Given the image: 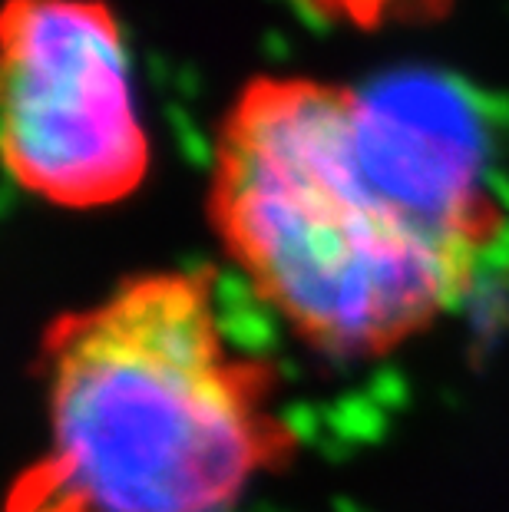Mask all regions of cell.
Instances as JSON below:
<instances>
[{
	"label": "cell",
	"instance_id": "6da1fadb",
	"mask_svg": "<svg viewBox=\"0 0 509 512\" xmlns=\"http://www.w3.org/2000/svg\"><path fill=\"white\" fill-rule=\"evenodd\" d=\"M215 219L232 275L334 364L430 337L506 235L486 156L407 80L255 86L222 139Z\"/></svg>",
	"mask_w": 509,
	"mask_h": 512
},
{
	"label": "cell",
	"instance_id": "7a4b0ae2",
	"mask_svg": "<svg viewBox=\"0 0 509 512\" xmlns=\"http://www.w3.org/2000/svg\"><path fill=\"white\" fill-rule=\"evenodd\" d=\"M47 443L0 512H235L301 450L278 367L205 265L119 281L40 337Z\"/></svg>",
	"mask_w": 509,
	"mask_h": 512
},
{
	"label": "cell",
	"instance_id": "3957f363",
	"mask_svg": "<svg viewBox=\"0 0 509 512\" xmlns=\"http://www.w3.org/2000/svg\"><path fill=\"white\" fill-rule=\"evenodd\" d=\"M0 43L7 179L73 209L133 192L149 149L126 30L83 0H17Z\"/></svg>",
	"mask_w": 509,
	"mask_h": 512
},
{
	"label": "cell",
	"instance_id": "277c9868",
	"mask_svg": "<svg viewBox=\"0 0 509 512\" xmlns=\"http://www.w3.org/2000/svg\"><path fill=\"white\" fill-rule=\"evenodd\" d=\"M331 20L344 10L357 24H381L384 17L410 20V17H437L450 0H318Z\"/></svg>",
	"mask_w": 509,
	"mask_h": 512
},
{
	"label": "cell",
	"instance_id": "5b68a950",
	"mask_svg": "<svg viewBox=\"0 0 509 512\" xmlns=\"http://www.w3.org/2000/svg\"><path fill=\"white\" fill-rule=\"evenodd\" d=\"M166 123L179 139V149L192 166L199 169H215L219 166V146L212 143V136L196 123V116L189 113L186 103H169L166 106Z\"/></svg>",
	"mask_w": 509,
	"mask_h": 512
},
{
	"label": "cell",
	"instance_id": "8992f818",
	"mask_svg": "<svg viewBox=\"0 0 509 512\" xmlns=\"http://www.w3.org/2000/svg\"><path fill=\"white\" fill-rule=\"evenodd\" d=\"M172 93L179 96V103L202 100L205 93V76L196 63H176V76H172Z\"/></svg>",
	"mask_w": 509,
	"mask_h": 512
},
{
	"label": "cell",
	"instance_id": "52a82bcc",
	"mask_svg": "<svg viewBox=\"0 0 509 512\" xmlns=\"http://www.w3.org/2000/svg\"><path fill=\"white\" fill-rule=\"evenodd\" d=\"M143 70H146V80L156 86V90H172V76H176V63H172L166 53L159 50H149L146 60H143Z\"/></svg>",
	"mask_w": 509,
	"mask_h": 512
},
{
	"label": "cell",
	"instance_id": "ba28073f",
	"mask_svg": "<svg viewBox=\"0 0 509 512\" xmlns=\"http://www.w3.org/2000/svg\"><path fill=\"white\" fill-rule=\"evenodd\" d=\"M262 53L272 63H285L291 57V43L285 34H278V30H272V34H265L262 37Z\"/></svg>",
	"mask_w": 509,
	"mask_h": 512
},
{
	"label": "cell",
	"instance_id": "9c48e42d",
	"mask_svg": "<svg viewBox=\"0 0 509 512\" xmlns=\"http://www.w3.org/2000/svg\"><path fill=\"white\" fill-rule=\"evenodd\" d=\"M4 149H7V119L4 110H0V159H4Z\"/></svg>",
	"mask_w": 509,
	"mask_h": 512
},
{
	"label": "cell",
	"instance_id": "30bf717a",
	"mask_svg": "<svg viewBox=\"0 0 509 512\" xmlns=\"http://www.w3.org/2000/svg\"><path fill=\"white\" fill-rule=\"evenodd\" d=\"M0 90H4V63H0Z\"/></svg>",
	"mask_w": 509,
	"mask_h": 512
}]
</instances>
